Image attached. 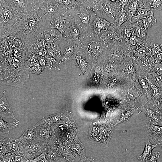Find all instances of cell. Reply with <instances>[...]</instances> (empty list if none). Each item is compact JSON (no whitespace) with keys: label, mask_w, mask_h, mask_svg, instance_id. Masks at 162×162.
I'll list each match as a JSON object with an SVG mask.
<instances>
[{"label":"cell","mask_w":162,"mask_h":162,"mask_svg":"<svg viewBox=\"0 0 162 162\" xmlns=\"http://www.w3.org/2000/svg\"><path fill=\"white\" fill-rule=\"evenodd\" d=\"M0 79L6 85L21 86L29 78L28 61L29 53L25 47L0 46Z\"/></svg>","instance_id":"1"},{"label":"cell","mask_w":162,"mask_h":162,"mask_svg":"<svg viewBox=\"0 0 162 162\" xmlns=\"http://www.w3.org/2000/svg\"><path fill=\"white\" fill-rule=\"evenodd\" d=\"M49 28V22L34 10L25 14L20 17L17 33L25 41L27 42Z\"/></svg>","instance_id":"2"},{"label":"cell","mask_w":162,"mask_h":162,"mask_svg":"<svg viewBox=\"0 0 162 162\" xmlns=\"http://www.w3.org/2000/svg\"><path fill=\"white\" fill-rule=\"evenodd\" d=\"M67 11L74 16L75 24L82 26L87 36H93L92 24L94 19L98 16L92 0H77L75 5Z\"/></svg>","instance_id":"3"},{"label":"cell","mask_w":162,"mask_h":162,"mask_svg":"<svg viewBox=\"0 0 162 162\" xmlns=\"http://www.w3.org/2000/svg\"><path fill=\"white\" fill-rule=\"evenodd\" d=\"M0 35L17 33L20 17L22 14H17L6 0H0Z\"/></svg>","instance_id":"4"},{"label":"cell","mask_w":162,"mask_h":162,"mask_svg":"<svg viewBox=\"0 0 162 162\" xmlns=\"http://www.w3.org/2000/svg\"><path fill=\"white\" fill-rule=\"evenodd\" d=\"M98 16L114 22L117 15L124 10L121 0H92Z\"/></svg>","instance_id":"5"},{"label":"cell","mask_w":162,"mask_h":162,"mask_svg":"<svg viewBox=\"0 0 162 162\" xmlns=\"http://www.w3.org/2000/svg\"><path fill=\"white\" fill-rule=\"evenodd\" d=\"M107 51L98 36H87L80 46L79 54L86 55L92 59H97L106 55Z\"/></svg>","instance_id":"6"},{"label":"cell","mask_w":162,"mask_h":162,"mask_svg":"<svg viewBox=\"0 0 162 162\" xmlns=\"http://www.w3.org/2000/svg\"><path fill=\"white\" fill-rule=\"evenodd\" d=\"M98 38L107 50L119 44L126 43L120 27L114 22Z\"/></svg>","instance_id":"7"},{"label":"cell","mask_w":162,"mask_h":162,"mask_svg":"<svg viewBox=\"0 0 162 162\" xmlns=\"http://www.w3.org/2000/svg\"><path fill=\"white\" fill-rule=\"evenodd\" d=\"M34 128L35 138L33 142L50 143L60 133L59 128L56 124H44Z\"/></svg>","instance_id":"8"},{"label":"cell","mask_w":162,"mask_h":162,"mask_svg":"<svg viewBox=\"0 0 162 162\" xmlns=\"http://www.w3.org/2000/svg\"><path fill=\"white\" fill-rule=\"evenodd\" d=\"M75 24V20L70 12L60 10L51 18L50 28L56 29L62 34L69 27Z\"/></svg>","instance_id":"9"},{"label":"cell","mask_w":162,"mask_h":162,"mask_svg":"<svg viewBox=\"0 0 162 162\" xmlns=\"http://www.w3.org/2000/svg\"><path fill=\"white\" fill-rule=\"evenodd\" d=\"M34 10L49 22L52 17L60 10L56 0H34Z\"/></svg>","instance_id":"10"},{"label":"cell","mask_w":162,"mask_h":162,"mask_svg":"<svg viewBox=\"0 0 162 162\" xmlns=\"http://www.w3.org/2000/svg\"><path fill=\"white\" fill-rule=\"evenodd\" d=\"M62 39L71 43L81 45L87 36L82 26L74 24L68 28L62 34Z\"/></svg>","instance_id":"11"},{"label":"cell","mask_w":162,"mask_h":162,"mask_svg":"<svg viewBox=\"0 0 162 162\" xmlns=\"http://www.w3.org/2000/svg\"><path fill=\"white\" fill-rule=\"evenodd\" d=\"M49 143L31 142L19 144L20 153L28 159L37 157L45 151Z\"/></svg>","instance_id":"12"},{"label":"cell","mask_w":162,"mask_h":162,"mask_svg":"<svg viewBox=\"0 0 162 162\" xmlns=\"http://www.w3.org/2000/svg\"><path fill=\"white\" fill-rule=\"evenodd\" d=\"M50 143L60 156L76 160L81 159L77 154L71 149L67 141L59 135Z\"/></svg>","instance_id":"13"},{"label":"cell","mask_w":162,"mask_h":162,"mask_svg":"<svg viewBox=\"0 0 162 162\" xmlns=\"http://www.w3.org/2000/svg\"><path fill=\"white\" fill-rule=\"evenodd\" d=\"M130 53L128 46L126 43L119 44L107 51V55L111 60L121 62L128 58Z\"/></svg>","instance_id":"14"},{"label":"cell","mask_w":162,"mask_h":162,"mask_svg":"<svg viewBox=\"0 0 162 162\" xmlns=\"http://www.w3.org/2000/svg\"><path fill=\"white\" fill-rule=\"evenodd\" d=\"M13 9L17 13L25 14L34 10V0H6Z\"/></svg>","instance_id":"15"},{"label":"cell","mask_w":162,"mask_h":162,"mask_svg":"<svg viewBox=\"0 0 162 162\" xmlns=\"http://www.w3.org/2000/svg\"><path fill=\"white\" fill-rule=\"evenodd\" d=\"M81 45L67 42L65 45L61 47L63 55L59 62V65L64 64L70 60L75 59L76 55L79 54Z\"/></svg>","instance_id":"16"},{"label":"cell","mask_w":162,"mask_h":162,"mask_svg":"<svg viewBox=\"0 0 162 162\" xmlns=\"http://www.w3.org/2000/svg\"><path fill=\"white\" fill-rule=\"evenodd\" d=\"M113 22H110L106 19L99 16L93 20L91 28L94 36H98L106 31Z\"/></svg>","instance_id":"17"},{"label":"cell","mask_w":162,"mask_h":162,"mask_svg":"<svg viewBox=\"0 0 162 162\" xmlns=\"http://www.w3.org/2000/svg\"><path fill=\"white\" fill-rule=\"evenodd\" d=\"M6 93V91L4 90L3 95L0 99V117L12 119L19 122V121L14 116L11 105L7 99Z\"/></svg>","instance_id":"18"},{"label":"cell","mask_w":162,"mask_h":162,"mask_svg":"<svg viewBox=\"0 0 162 162\" xmlns=\"http://www.w3.org/2000/svg\"><path fill=\"white\" fill-rule=\"evenodd\" d=\"M0 144L6 146L9 153L16 155L22 154L20 151L19 143L16 139L4 137L0 136Z\"/></svg>","instance_id":"19"},{"label":"cell","mask_w":162,"mask_h":162,"mask_svg":"<svg viewBox=\"0 0 162 162\" xmlns=\"http://www.w3.org/2000/svg\"><path fill=\"white\" fill-rule=\"evenodd\" d=\"M43 34L45 40L47 44H58L62 38V34L58 30L49 28L44 31Z\"/></svg>","instance_id":"20"},{"label":"cell","mask_w":162,"mask_h":162,"mask_svg":"<svg viewBox=\"0 0 162 162\" xmlns=\"http://www.w3.org/2000/svg\"><path fill=\"white\" fill-rule=\"evenodd\" d=\"M159 110V107L154 106L152 108H149L145 110L144 112L147 118V122L146 123L157 125L162 124Z\"/></svg>","instance_id":"21"},{"label":"cell","mask_w":162,"mask_h":162,"mask_svg":"<svg viewBox=\"0 0 162 162\" xmlns=\"http://www.w3.org/2000/svg\"><path fill=\"white\" fill-rule=\"evenodd\" d=\"M146 130L151 138V141L154 142L158 140L162 141V126L146 123Z\"/></svg>","instance_id":"22"},{"label":"cell","mask_w":162,"mask_h":162,"mask_svg":"<svg viewBox=\"0 0 162 162\" xmlns=\"http://www.w3.org/2000/svg\"><path fill=\"white\" fill-rule=\"evenodd\" d=\"M68 143L71 149L77 154L81 158H86L85 149L76 136H75L73 139V136Z\"/></svg>","instance_id":"23"},{"label":"cell","mask_w":162,"mask_h":162,"mask_svg":"<svg viewBox=\"0 0 162 162\" xmlns=\"http://www.w3.org/2000/svg\"><path fill=\"white\" fill-rule=\"evenodd\" d=\"M63 115V112H62L44 116L41 120L33 126L34 128H35L44 124H58L62 121Z\"/></svg>","instance_id":"24"},{"label":"cell","mask_w":162,"mask_h":162,"mask_svg":"<svg viewBox=\"0 0 162 162\" xmlns=\"http://www.w3.org/2000/svg\"><path fill=\"white\" fill-rule=\"evenodd\" d=\"M46 48L48 54L59 62L63 56V53L59 44H47Z\"/></svg>","instance_id":"25"},{"label":"cell","mask_w":162,"mask_h":162,"mask_svg":"<svg viewBox=\"0 0 162 162\" xmlns=\"http://www.w3.org/2000/svg\"><path fill=\"white\" fill-rule=\"evenodd\" d=\"M34 128L32 126L26 129L22 135L16 140L19 143H26L34 141L35 139V135L34 131Z\"/></svg>","instance_id":"26"},{"label":"cell","mask_w":162,"mask_h":162,"mask_svg":"<svg viewBox=\"0 0 162 162\" xmlns=\"http://www.w3.org/2000/svg\"><path fill=\"white\" fill-rule=\"evenodd\" d=\"M160 145L159 143H158L155 145L151 143L149 140H148L146 143L143 153L141 155L137 156V158L143 162H145L151 155L153 148Z\"/></svg>","instance_id":"27"},{"label":"cell","mask_w":162,"mask_h":162,"mask_svg":"<svg viewBox=\"0 0 162 162\" xmlns=\"http://www.w3.org/2000/svg\"><path fill=\"white\" fill-rule=\"evenodd\" d=\"M124 9L128 12L131 19L137 11L142 9L141 0H129Z\"/></svg>","instance_id":"28"},{"label":"cell","mask_w":162,"mask_h":162,"mask_svg":"<svg viewBox=\"0 0 162 162\" xmlns=\"http://www.w3.org/2000/svg\"><path fill=\"white\" fill-rule=\"evenodd\" d=\"M19 122H13L11 123H8L4 121L2 117H0V131L1 132L9 134L13 129L16 128L18 125Z\"/></svg>","instance_id":"29"},{"label":"cell","mask_w":162,"mask_h":162,"mask_svg":"<svg viewBox=\"0 0 162 162\" xmlns=\"http://www.w3.org/2000/svg\"><path fill=\"white\" fill-rule=\"evenodd\" d=\"M131 20L128 12L124 9L118 13L114 22L117 24L118 27H120L125 22H127V24H130Z\"/></svg>","instance_id":"30"},{"label":"cell","mask_w":162,"mask_h":162,"mask_svg":"<svg viewBox=\"0 0 162 162\" xmlns=\"http://www.w3.org/2000/svg\"><path fill=\"white\" fill-rule=\"evenodd\" d=\"M148 31L143 27L140 20L137 22V24L134 29V34L143 41H144L148 39Z\"/></svg>","instance_id":"31"},{"label":"cell","mask_w":162,"mask_h":162,"mask_svg":"<svg viewBox=\"0 0 162 162\" xmlns=\"http://www.w3.org/2000/svg\"><path fill=\"white\" fill-rule=\"evenodd\" d=\"M153 11L152 10H148L145 9L138 10L132 16L130 24L136 22L143 19L146 18L150 15Z\"/></svg>","instance_id":"32"},{"label":"cell","mask_w":162,"mask_h":162,"mask_svg":"<svg viewBox=\"0 0 162 162\" xmlns=\"http://www.w3.org/2000/svg\"><path fill=\"white\" fill-rule=\"evenodd\" d=\"M75 59L76 60V66L80 69L83 74H85L89 67L88 61L79 54L76 55Z\"/></svg>","instance_id":"33"},{"label":"cell","mask_w":162,"mask_h":162,"mask_svg":"<svg viewBox=\"0 0 162 162\" xmlns=\"http://www.w3.org/2000/svg\"><path fill=\"white\" fill-rule=\"evenodd\" d=\"M45 151V158L49 161L55 160L60 156L50 142L47 145Z\"/></svg>","instance_id":"34"},{"label":"cell","mask_w":162,"mask_h":162,"mask_svg":"<svg viewBox=\"0 0 162 162\" xmlns=\"http://www.w3.org/2000/svg\"><path fill=\"white\" fill-rule=\"evenodd\" d=\"M60 10H70L76 4L77 0H56Z\"/></svg>","instance_id":"35"},{"label":"cell","mask_w":162,"mask_h":162,"mask_svg":"<svg viewBox=\"0 0 162 162\" xmlns=\"http://www.w3.org/2000/svg\"><path fill=\"white\" fill-rule=\"evenodd\" d=\"M48 70L56 69L59 65V61L53 57L49 56L48 54L45 57Z\"/></svg>","instance_id":"36"},{"label":"cell","mask_w":162,"mask_h":162,"mask_svg":"<svg viewBox=\"0 0 162 162\" xmlns=\"http://www.w3.org/2000/svg\"><path fill=\"white\" fill-rule=\"evenodd\" d=\"M148 10H162V0H147Z\"/></svg>","instance_id":"37"},{"label":"cell","mask_w":162,"mask_h":162,"mask_svg":"<svg viewBox=\"0 0 162 162\" xmlns=\"http://www.w3.org/2000/svg\"><path fill=\"white\" fill-rule=\"evenodd\" d=\"M136 110L135 108H133L128 109L124 111L117 122L116 124L127 122L132 115L135 113Z\"/></svg>","instance_id":"38"},{"label":"cell","mask_w":162,"mask_h":162,"mask_svg":"<svg viewBox=\"0 0 162 162\" xmlns=\"http://www.w3.org/2000/svg\"><path fill=\"white\" fill-rule=\"evenodd\" d=\"M28 73L40 75L44 72L39 64V61L28 65Z\"/></svg>","instance_id":"39"},{"label":"cell","mask_w":162,"mask_h":162,"mask_svg":"<svg viewBox=\"0 0 162 162\" xmlns=\"http://www.w3.org/2000/svg\"><path fill=\"white\" fill-rule=\"evenodd\" d=\"M143 41L134 33L127 43L129 49L134 48Z\"/></svg>","instance_id":"40"},{"label":"cell","mask_w":162,"mask_h":162,"mask_svg":"<svg viewBox=\"0 0 162 162\" xmlns=\"http://www.w3.org/2000/svg\"><path fill=\"white\" fill-rule=\"evenodd\" d=\"M80 159L76 160L70 158L59 156L56 160L49 161V162H78Z\"/></svg>","instance_id":"41"},{"label":"cell","mask_w":162,"mask_h":162,"mask_svg":"<svg viewBox=\"0 0 162 162\" xmlns=\"http://www.w3.org/2000/svg\"><path fill=\"white\" fill-rule=\"evenodd\" d=\"M160 153L158 151L152 152L150 156L144 162H157Z\"/></svg>","instance_id":"42"},{"label":"cell","mask_w":162,"mask_h":162,"mask_svg":"<svg viewBox=\"0 0 162 162\" xmlns=\"http://www.w3.org/2000/svg\"><path fill=\"white\" fill-rule=\"evenodd\" d=\"M28 159L24 155H14L13 162H27Z\"/></svg>","instance_id":"43"},{"label":"cell","mask_w":162,"mask_h":162,"mask_svg":"<svg viewBox=\"0 0 162 162\" xmlns=\"http://www.w3.org/2000/svg\"><path fill=\"white\" fill-rule=\"evenodd\" d=\"M45 157V151L37 157L28 159L27 162H41Z\"/></svg>","instance_id":"44"},{"label":"cell","mask_w":162,"mask_h":162,"mask_svg":"<svg viewBox=\"0 0 162 162\" xmlns=\"http://www.w3.org/2000/svg\"><path fill=\"white\" fill-rule=\"evenodd\" d=\"M39 61V64L44 72V71L47 70L46 62L45 57L40 56Z\"/></svg>","instance_id":"45"},{"label":"cell","mask_w":162,"mask_h":162,"mask_svg":"<svg viewBox=\"0 0 162 162\" xmlns=\"http://www.w3.org/2000/svg\"><path fill=\"white\" fill-rule=\"evenodd\" d=\"M154 11H153L150 15L146 18L151 26L157 22V20L154 16Z\"/></svg>","instance_id":"46"},{"label":"cell","mask_w":162,"mask_h":162,"mask_svg":"<svg viewBox=\"0 0 162 162\" xmlns=\"http://www.w3.org/2000/svg\"><path fill=\"white\" fill-rule=\"evenodd\" d=\"M78 162H100L97 159L92 158H81L79 160Z\"/></svg>","instance_id":"47"},{"label":"cell","mask_w":162,"mask_h":162,"mask_svg":"<svg viewBox=\"0 0 162 162\" xmlns=\"http://www.w3.org/2000/svg\"><path fill=\"white\" fill-rule=\"evenodd\" d=\"M140 83L142 87L144 89H146L148 87V82L145 79H142L140 80Z\"/></svg>","instance_id":"48"},{"label":"cell","mask_w":162,"mask_h":162,"mask_svg":"<svg viewBox=\"0 0 162 162\" xmlns=\"http://www.w3.org/2000/svg\"><path fill=\"white\" fill-rule=\"evenodd\" d=\"M159 112L160 118L161 120L162 121V100L160 104Z\"/></svg>","instance_id":"49"},{"label":"cell","mask_w":162,"mask_h":162,"mask_svg":"<svg viewBox=\"0 0 162 162\" xmlns=\"http://www.w3.org/2000/svg\"><path fill=\"white\" fill-rule=\"evenodd\" d=\"M94 80L96 83H98L99 80V76L98 74L95 76L94 77Z\"/></svg>","instance_id":"50"},{"label":"cell","mask_w":162,"mask_h":162,"mask_svg":"<svg viewBox=\"0 0 162 162\" xmlns=\"http://www.w3.org/2000/svg\"><path fill=\"white\" fill-rule=\"evenodd\" d=\"M41 162H49V161L45 158L43 159Z\"/></svg>","instance_id":"51"},{"label":"cell","mask_w":162,"mask_h":162,"mask_svg":"<svg viewBox=\"0 0 162 162\" xmlns=\"http://www.w3.org/2000/svg\"><path fill=\"white\" fill-rule=\"evenodd\" d=\"M159 143L160 144V145L161 146V148H162V141H161Z\"/></svg>","instance_id":"52"}]
</instances>
